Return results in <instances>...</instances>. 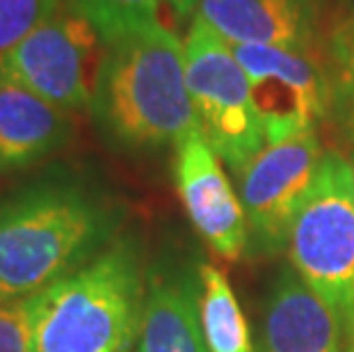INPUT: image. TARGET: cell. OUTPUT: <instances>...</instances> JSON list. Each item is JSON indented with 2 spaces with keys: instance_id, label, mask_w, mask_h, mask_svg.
Returning <instances> with one entry per match:
<instances>
[{
  "instance_id": "obj_1",
  "label": "cell",
  "mask_w": 354,
  "mask_h": 352,
  "mask_svg": "<svg viewBox=\"0 0 354 352\" xmlns=\"http://www.w3.org/2000/svg\"><path fill=\"white\" fill-rule=\"evenodd\" d=\"M112 211L66 176L35 178L0 197V302L30 299L101 252Z\"/></svg>"
},
{
  "instance_id": "obj_2",
  "label": "cell",
  "mask_w": 354,
  "mask_h": 352,
  "mask_svg": "<svg viewBox=\"0 0 354 352\" xmlns=\"http://www.w3.org/2000/svg\"><path fill=\"white\" fill-rule=\"evenodd\" d=\"M89 110L103 138L126 151L176 145L201 131L185 80V41L153 24L108 44Z\"/></svg>"
},
{
  "instance_id": "obj_3",
  "label": "cell",
  "mask_w": 354,
  "mask_h": 352,
  "mask_svg": "<svg viewBox=\"0 0 354 352\" xmlns=\"http://www.w3.org/2000/svg\"><path fill=\"white\" fill-rule=\"evenodd\" d=\"M145 297L138 245L110 243L32 297V352H131Z\"/></svg>"
},
{
  "instance_id": "obj_4",
  "label": "cell",
  "mask_w": 354,
  "mask_h": 352,
  "mask_svg": "<svg viewBox=\"0 0 354 352\" xmlns=\"http://www.w3.org/2000/svg\"><path fill=\"white\" fill-rule=\"evenodd\" d=\"M292 270L343 320L354 348V174L341 154H325L315 185L288 234Z\"/></svg>"
},
{
  "instance_id": "obj_5",
  "label": "cell",
  "mask_w": 354,
  "mask_h": 352,
  "mask_svg": "<svg viewBox=\"0 0 354 352\" xmlns=\"http://www.w3.org/2000/svg\"><path fill=\"white\" fill-rule=\"evenodd\" d=\"M185 80L203 138L217 158L240 174L268 147L266 129L229 44L199 21L187 30Z\"/></svg>"
},
{
  "instance_id": "obj_6",
  "label": "cell",
  "mask_w": 354,
  "mask_h": 352,
  "mask_svg": "<svg viewBox=\"0 0 354 352\" xmlns=\"http://www.w3.org/2000/svg\"><path fill=\"white\" fill-rule=\"evenodd\" d=\"M101 44L94 26L69 5L0 55V82L24 87L66 112L89 108Z\"/></svg>"
},
{
  "instance_id": "obj_7",
  "label": "cell",
  "mask_w": 354,
  "mask_h": 352,
  "mask_svg": "<svg viewBox=\"0 0 354 352\" xmlns=\"http://www.w3.org/2000/svg\"><path fill=\"white\" fill-rule=\"evenodd\" d=\"M247 73L268 145L315 131L331 106L327 62L315 48L229 44Z\"/></svg>"
},
{
  "instance_id": "obj_8",
  "label": "cell",
  "mask_w": 354,
  "mask_h": 352,
  "mask_svg": "<svg viewBox=\"0 0 354 352\" xmlns=\"http://www.w3.org/2000/svg\"><path fill=\"white\" fill-rule=\"evenodd\" d=\"M322 158L315 131H306L268 145L240 172V201L261 247L288 245L290 227L313 190Z\"/></svg>"
},
{
  "instance_id": "obj_9",
  "label": "cell",
  "mask_w": 354,
  "mask_h": 352,
  "mask_svg": "<svg viewBox=\"0 0 354 352\" xmlns=\"http://www.w3.org/2000/svg\"><path fill=\"white\" fill-rule=\"evenodd\" d=\"M174 176L185 213L199 236L224 261L240 259L250 224L243 201L233 192L220 158L201 131L187 133L176 142Z\"/></svg>"
},
{
  "instance_id": "obj_10",
  "label": "cell",
  "mask_w": 354,
  "mask_h": 352,
  "mask_svg": "<svg viewBox=\"0 0 354 352\" xmlns=\"http://www.w3.org/2000/svg\"><path fill=\"white\" fill-rule=\"evenodd\" d=\"M180 17L199 21L227 44L315 48L318 0H183Z\"/></svg>"
},
{
  "instance_id": "obj_11",
  "label": "cell",
  "mask_w": 354,
  "mask_h": 352,
  "mask_svg": "<svg viewBox=\"0 0 354 352\" xmlns=\"http://www.w3.org/2000/svg\"><path fill=\"white\" fill-rule=\"evenodd\" d=\"M343 320L295 270L277 279L266 302L261 352H348Z\"/></svg>"
},
{
  "instance_id": "obj_12",
  "label": "cell",
  "mask_w": 354,
  "mask_h": 352,
  "mask_svg": "<svg viewBox=\"0 0 354 352\" xmlns=\"http://www.w3.org/2000/svg\"><path fill=\"white\" fill-rule=\"evenodd\" d=\"M201 281L185 270L149 275L135 352H210L199 309Z\"/></svg>"
},
{
  "instance_id": "obj_13",
  "label": "cell",
  "mask_w": 354,
  "mask_h": 352,
  "mask_svg": "<svg viewBox=\"0 0 354 352\" xmlns=\"http://www.w3.org/2000/svg\"><path fill=\"white\" fill-rule=\"evenodd\" d=\"M71 133L73 119L66 110L0 82V174L46 160L71 140Z\"/></svg>"
},
{
  "instance_id": "obj_14",
  "label": "cell",
  "mask_w": 354,
  "mask_h": 352,
  "mask_svg": "<svg viewBox=\"0 0 354 352\" xmlns=\"http://www.w3.org/2000/svg\"><path fill=\"white\" fill-rule=\"evenodd\" d=\"M199 309L210 352H254L247 320L236 293L220 268L199 266Z\"/></svg>"
},
{
  "instance_id": "obj_15",
  "label": "cell",
  "mask_w": 354,
  "mask_h": 352,
  "mask_svg": "<svg viewBox=\"0 0 354 352\" xmlns=\"http://www.w3.org/2000/svg\"><path fill=\"white\" fill-rule=\"evenodd\" d=\"M69 3L94 26L103 44L108 46L128 33L162 24L158 19L162 7H169L180 17L183 0H69Z\"/></svg>"
},
{
  "instance_id": "obj_16",
  "label": "cell",
  "mask_w": 354,
  "mask_h": 352,
  "mask_svg": "<svg viewBox=\"0 0 354 352\" xmlns=\"http://www.w3.org/2000/svg\"><path fill=\"white\" fill-rule=\"evenodd\" d=\"M327 71L331 101L338 106L343 124L354 140V17L343 19L327 37Z\"/></svg>"
},
{
  "instance_id": "obj_17",
  "label": "cell",
  "mask_w": 354,
  "mask_h": 352,
  "mask_svg": "<svg viewBox=\"0 0 354 352\" xmlns=\"http://www.w3.org/2000/svg\"><path fill=\"white\" fill-rule=\"evenodd\" d=\"M59 10V0H0V55Z\"/></svg>"
},
{
  "instance_id": "obj_18",
  "label": "cell",
  "mask_w": 354,
  "mask_h": 352,
  "mask_svg": "<svg viewBox=\"0 0 354 352\" xmlns=\"http://www.w3.org/2000/svg\"><path fill=\"white\" fill-rule=\"evenodd\" d=\"M0 352H32V297L0 302Z\"/></svg>"
},
{
  "instance_id": "obj_19",
  "label": "cell",
  "mask_w": 354,
  "mask_h": 352,
  "mask_svg": "<svg viewBox=\"0 0 354 352\" xmlns=\"http://www.w3.org/2000/svg\"><path fill=\"white\" fill-rule=\"evenodd\" d=\"M345 5L350 7V10H352V17H354V0H345Z\"/></svg>"
},
{
  "instance_id": "obj_20",
  "label": "cell",
  "mask_w": 354,
  "mask_h": 352,
  "mask_svg": "<svg viewBox=\"0 0 354 352\" xmlns=\"http://www.w3.org/2000/svg\"><path fill=\"white\" fill-rule=\"evenodd\" d=\"M350 165H352V174H354V154H352V158H350Z\"/></svg>"
}]
</instances>
